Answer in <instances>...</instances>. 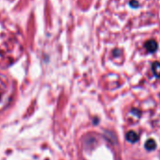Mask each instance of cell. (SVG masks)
<instances>
[{"instance_id": "obj_1", "label": "cell", "mask_w": 160, "mask_h": 160, "mask_svg": "<svg viewBox=\"0 0 160 160\" xmlns=\"http://www.w3.org/2000/svg\"><path fill=\"white\" fill-rule=\"evenodd\" d=\"M145 47L146 49L151 52V53H153L157 50V42L153 40H151V41H148L146 43H145Z\"/></svg>"}, {"instance_id": "obj_2", "label": "cell", "mask_w": 160, "mask_h": 160, "mask_svg": "<svg viewBox=\"0 0 160 160\" xmlns=\"http://www.w3.org/2000/svg\"><path fill=\"white\" fill-rule=\"evenodd\" d=\"M126 139H127L129 142H131V143H135V142L138 141V134H137L136 132H134V131H129V132L126 134Z\"/></svg>"}, {"instance_id": "obj_3", "label": "cell", "mask_w": 160, "mask_h": 160, "mask_svg": "<svg viewBox=\"0 0 160 160\" xmlns=\"http://www.w3.org/2000/svg\"><path fill=\"white\" fill-rule=\"evenodd\" d=\"M145 148L148 150V151H152V150H154L156 148V142L153 140V139H148L145 143Z\"/></svg>"}, {"instance_id": "obj_4", "label": "cell", "mask_w": 160, "mask_h": 160, "mask_svg": "<svg viewBox=\"0 0 160 160\" xmlns=\"http://www.w3.org/2000/svg\"><path fill=\"white\" fill-rule=\"evenodd\" d=\"M152 69L153 73L157 77H160V63L159 62H153L152 64Z\"/></svg>"}, {"instance_id": "obj_5", "label": "cell", "mask_w": 160, "mask_h": 160, "mask_svg": "<svg viewBox=\"0 0 160 160\" xmlns=\"http://www.w3.org/2000/svg\"><path fill=\"white\" fill-rule=\"evenodd\" d=\"M130 4H131V6H133V7H136V6H138V3L136 1V0H132Z\"/></svg>"}]
</instances>
